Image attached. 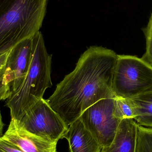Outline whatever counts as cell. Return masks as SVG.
Returning a JSON list of instances; mask_svg holds the SVG:
<instances>
[{
    "instance_id": "52a82bcc",
    "label": "cell",
    "mask_w": 152,
    "mask_h": 152,
    "mask_svg": "<svg viewBox=\"0 0 152 152\" xmlns=\"http://www.w3.org/2000/svg\"><path fill=\"white\" fill-rule=\"evenodd\" d=\"M33 54V37L21 41L9 51L5 77L12 93L22 84L29 70ZM11 93V94H12Z\"/></svg>"
},
{
    "instance_id": "9c48e42d",
    "label": "cell",
    "mask_w": 152,
    "mask_h": 152,
    "mask_svg": "<svg viewBox=\"0 0 152 152\" xmlns=\"http://www.w3.org/2000/svg\"><path fill=\"white\" fill-rule=\"evenodd\" d=\"M138 127L133 119L121 120L113 141L101 152H135Z\"/></svg>"
},
{
    "instance_id": "4fadbf2b",
    "label": "cell",
    "mask_w": 152,
    "mask_h": 152,
    "mask_svg": "<svg viewBox=\"0 0 152 152\" xmlns=\"http://www.w3.org/2000/svg\"><path fill=\"white\" fill-rule=\"evenodd\" d=\"M135 152H152V128L138 126Z\"/></svg>"
},
{
    "instance_id": "7c38bea8",
    "label": "cell",
    "mask_w": 152,
    "mask_h": 152,
    "mask_svg": "<svg viewBox=\"0 0 152 152\" xmlns=\"http://www.w3.org/2000/svg\"><path fill=\"white\" fill-rule=\"evenodd\" d=\"M114 115L121 120L123 119L132 118L135 117L134 109L130 98L116 97L114 101Z\"/></svg>"
},
{
    "instance_id": "3957f363",
    "label": "cell",
    "mask_w": 152,
    "mask_h": 152,
    "mask_svg": "<svg viewBox=\"0 0 152 152\" xmlns=\"http://www.w3.org/2000/svg\"><path fill=\"white\" fill-rule=\"evenodd\" d=\"M52 56L47 52L42 33L33 37V54L29 70L19 87L7 99L11 119L19 121L38 101L46 89L52 86Z\"/></svg>"
},
{
    "instance_id": "6da1fadb",
    "label": "cell",
    "mask_w": 152,
    "mask_h": 152,
    "mask_svg": "<svg viewBox=\"0 0 152 152\" xmlns=\"http://www.w3.org/2000/svg\"><path fill=\"white\" fill-rule=\"evenodd\" d=\"M117 57L112 50L90 46L81 54L74 71L57 85L46 101L68 126L98 101L116 97L112 84Z\"/></svg>"
},
{
    "instance_id": "2e32d148",
    "label": "cell",
    "mask_w": 152,
    "mask_h": 152,
    "mask_svg": "<svg viewBox=\"0 0 152 152\" xmlns=\"http://www.w3.org/2000/svg\"><path fill=\"white\" fill-rule=\"evenodd\" d=\"M0 152H23L14 145L0 137Z\"/></svg>"
},
{
    "instance_id": "e0dca14e",
    "label": "cell",
    "mask_w": 152,
    "mask_h": 152,
    "mask_svg": "<svg viewBox=\"0 0 152 152\" xmlns=\"http://www.w3.org/2000/svg\"><path fill=\"white\" fill-rule=\"evenodd\" d=\"M4 124L2 120L1 114V110H0V137L2 136V131L3 129Z\"/></svg>"
},
{
    "instance_id": "277c9868",
    "label": "cell",
    "mask_w": 152,
    "mask_h": 152,
    "mask_svg": "<svg viewBox=\"0 0 152 152\" xmlns=\"http://www.w3.org/2000/svg\"><path fill=\"white\" fill-rule=\"evenodd\" d=\"M112 86L116 97L140 94L152 86V66L135 56L118 55Z\"/></svg>"
},
{
    "instance_id": "7a4b0ae2",
    "label": "cell",
    "mask_w": 152,
    "mask_h": 152,
    "mask_svg": "<svg viewBox=\"0 0 152 152\" xmlns=\"http://www.w3.org/2000/svg\"><path fill=\"white\" fill-rule=\"evenodd\" d=\"M49 0H0V55L38 33Z\"/></svg>"
},
{
    "instance_id": "5b68a950",
    "label": "cell",
    "mask_w": 152,
    "mask_h": 152,
    "mask_svg": "<svg viewBox=\"0 0 152 152\" xmlns=\"http://www.w3.org/2000/svg\"><path fill=\"white\" fill-rule=\"evenodd\" d=\"M17 121L28 132L55 142L65 138L69 129L60 116L43 98L36 103Z\"/></svg>"
},
{
    "instance_id": "8992f818",
    "label": "cell",
    "mask_w": 152,
    "mask_h": 152,
    "mask_svg": "<svg viewBox=\"0 0 152 152\" xmlns=\"http://www.w3.org/2000/svg\"><path fill=\"white\" fill-rule=\"evenodd\" d=\"M115 98L100 100L87 109L79 118L102 149L111 143L121 121L113 113Z\"/></svg>"
},
{
    "instance_id": "8fae6325",
    "label": "cell",
    "mask_w": 152,
    "mask_h": 152,
    "mask_svg": "<svg viewBox=\"0 0 152 152\" xmlns=\"http://www.w3.org/2000/svg\"><path fill=\"white\" fill-rule=\"evenodd\" d=\"M130 99L134 109V120L137 125L152 128V86Z\"/></svg>"
},
{
    "instance_id": "9a60e30c",
    "label": "cell",
    "mask_w": 152,
    "mask_h": 152,
    "mask_svg": "<svg viewBox=\"0 0 152 152\" xmlns=\"http://www.w3.org/2000/svg\"><path fill=\"white\" fill-rule=\"evenodd\" d=\"M143 31L146 39V51L141 58L152 66V13L147 26Z\"/></svg>"
},
{
    "instance_id": "5bb4252c",
    "label": "cell",
    "mask_w": 152,
    "mask_h": 152,
    "mask_svg": "<svg viewBox=\"0 0 152 152\" xmlns=\"http://www.w3.org/2000/svg\"><path fill=\"white\" fill-rule=\"evenodd\" d=\"M9 52L0 55V101L7 100L12 93L5 77V66Z\"/></svg>"
},
{
    "instance_id": "ba28073f",
    "label": "cell",
    "mask_w": 152,
    "mask_h": 152,
    "mask_svg": "<svg viewBox=\"0 0 152 152\" xmlns=\"http://www.w3.org/2000/svg\"><path fill=\"white\" fill-rule=\"evenodd\" d=\"M1 137L23 152H57L58 142L28 132L13 119H11L8 129Z\"/></svg>"
},
{
    "instance_id": "30bf717a",
    "label": "cell",
    "mask_w": 152,
    "mask_h": 152,
    "mask_svg": "<svg viewBox=\"0 0 152 152\" xmlns=\"http://www.w3.org/2000/svg\"><path fill=\"white\" fill-rule=\"evenodd\" d=\"M70 152H101L102 147L80 119L69 126L65 137Z\"/></svg>"
}]
</instances>
